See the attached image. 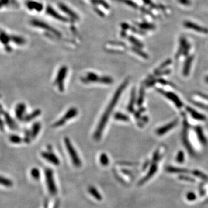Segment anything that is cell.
<instances>
[{"label": "cell", "mask_w": 208, "mask_h": 208, "mask_svg": "<svg viewBox=\"0 0 208 208\" xmlns=\"http://www.w3.org/2000/svg\"><path fill=\"white\" fill-rule=\"evenodd\" d=\"M128 83H129V79H127L121 83V85L120 86L117 88V89L116 90V91L115 92V94L112 98L109 104L108 105L106 110H105L103 115L100 119V121H99V123H98V126L97 127L95 132L94 133L93 137L96 141L99 140L101 138L102 133L104 131V128H105V127L106 126V125L108 121L110 116L112 113L114 108H115V106L117 104L118 101L120 98L123 91L127 87Z\"/></svg>", "instance_id": "cell-1"}, {"label": "cell", "mask_w": 208, "mask_h": 208, "mask_svg": "<svg viewBox=\"0 0 208 208\" xmlns=\"http://www.w3.org/2000/svg\"><path fill=\"white\" fill-rule=\"evenodd\" d=\"M64 142L74 165H75L76 167H81V159L77 154V152L72 144L70 139L68 137H65L64 139Z\"/></svg>", "instance_id": "cell-2"}, {"label": "cell", "mask_w": 208, "mask_h": 208, "mask_svg": "<svg viewBox=\"0 0 208 208\" xmlns=\"http://www.w3.org/2000/svg\"><path fill=\"white\" fill-rule=\"evenodd\" d=\"M30 23L34 27H38V29H42L47 32H49V33L50 34L52 33V34L56 36H57V38H60L61 36V33L58 29H54L52 26L43 21L33 19L30 22Z\"/></svg>", "instance_id": "cell-3"}, {"label": "cell", "mask_w": 208, "mask_h": 208, "mask_svg": "<svg viewBox=\"0 0 208 208\" xmlns=\"http://www.w3.org/2000/svg\"><path fill=\"white\" fill-rule=\"evenodd\" d=\"M45 175L49 193L52 196H56L57 193V189L54 180L53 172L52 169L46 168L45 171Z\"/></svg>", "instance_id": "cell-4"}, {"label": "cell", "mask_w": 208, "mask_h": 208, "mask_svg": "<svg viewBox=\"0 0 208 208\" xmlns=\"http://www.w3.org/2000/svg\"><path fill=\"white\" fill-rule=\"evenodd\" d=\"M68 72V68L66 66H62L58 71L57 75L54 81V84L58 86L60 92H63L64 90V81L66 78Z\"/></svg>", "instance_id": "cell-5"}, {"label": "cell", "mask_w": 208, "mask_h": 208, "mask_svg": "<svg viewBox=\"0 0 208 208\" xmlns=\"http://www.w3.org/2000/svg\"><path fill=\"white\" fill-rule=\"evenodd\" d=\"M78 114V110L76 108H71L65 113V114L60 119L56 121V124L58 127L63 126L68 120H70L76 117Z\"/></svg>", "instance_id": "cell-6"}, {"label": "cell", "mask_w": 208, "mask_h": 208, "mask_svg": "<svg viewBox=\"0 0 208 208\" xmlns=\"http://www.w3.org/2000/svg\"><path fill=\"white\" fill-rule=\"evenodd\" d=\"M46 13L47 15L53 17L54 19L57 20L59 22H67L68 21L67 17L64 16L63 15L59 13L57 11L54 10V9L51 6H47L46 8Z\"/></svg>", "instance_id": "cell-7"}, {"label": "cell", "mask_w": 208, "mask_h": 208, "mask_svg": "<svg viewBox=\"0 0 208 208\" xmlns=\"http://www.w3.org/2000/svg\"><path fill=\"white\" fill-rule=\"evenodd\" d=\"M157 90L158 92H160L161 94H163L165 97H166V98H167L169 100L172 101L173 103L175 104V105H176V106L178 108H181L183 106V103L181 101V100L179 99V97L176 94H175L173 92H165V91L162 90L161 89H158Z\"/></svg>", "instance_id": "cell-8"}, {"label": "cell", "mask_w": 208, "mask_h": 208, "mask_svg": "<svg viewBox=\"0 0 208 208\" xmlns=\"http://www.w3.org/2000/svg\"><path fill=\"white\" fill-rule=\"evenodd\" d=\"M58 6L60 9H61V11L69 16L70 18L74 20H79V17L78 16L77 13L75 11H74L71 8H70L68 6L63 3H59Z\"/></svg>", "instance_id": "cell-9"}, {"label": "cell", "mask_w": 208, "mask_h": 208, "mask_svg": "<svg viewBox=\"0 0 208 208\" xmlns=\"http://www.w3.org/2000/svg\"><path fill=\"white\" fill-rule=\"evenodd\" d=\"M0 114H2L3 115L5 119L6 124L11 129L13 130H15L16 129H17V124L16 123V122L13 120V119L6 111L3 109L1 105H0Z\"/></svg>", "instance_id": "cell-10"}, {"label": "cell", "mask_w": 208, "mask_h": 208, "mask_svg": "<svg viewBox=\"0 0 208 208\" xmlns=\"http://www.w3.org/2000/svg\"><path fill=\"white\" fill-rule=\"evenodd\" d=\"M178 119H175L173 121L169 123L167 125L163 127H160L156 131L157 135H160V136L164 135L165 133H168L169 131H170L171 129H172L173 128L175 127L178 124Z\"/></svg>", "instance_id": "cell-11"}, {"label": "cell", "mask_w": 208, "mask_h": 208, "mask_svg": "<svg viewBox=\"0 0 208 208\" xmlns=\"http://www.w3.org/2000/svg\"><path fill=\"white\" fill-rule=\"evenodd\" d=\"M41 156L43 158H45L47 161L52 163L54 165H58L60 164V161L57 158V157L52 152L50 151H43L41 153Z\"/></svg>", "instance_id": "cell-12"}, {"label": "cell", "mask_w": 208, "mask_h": 208, "mask_svg": "<svg viewBox=\"0 0 208 208\" xmlns=\"http://www.w3.org/2000/svg\"><path fill=\"white\" fill-rule=\"evenodd\" d=\"M26 6L29 10L34 11L38 12L42 11L44 8L43 4L35 1H29L26 3Z\"/></svg>", "instance_id": "cell-13"}, {"label": "cell", "mask_w": 208, "mask_h": 208, "mask_svg": "<svg viewBox=\"0 0 208 208\" xmlns=\"http://www.w3.org/2000/svg\"><path fill=\"white\" fill-rule=\"evenodd\" d=\"M26 110V106L23 103H19L17 104L15 108V115L18 120L23 121V119L25 116Z\"/></svg>", "instance_id": "cell-14"}, {"label": "cell", "mask_w": 208, "mask_h": 208, "mask_svg": "<svg viewBox=\"0 0 208 208\" xmlns=\"http://www.w3.org/2000/svg\"><path fill=\"white\" fill-rule=\"evenodd\" d=\"M100 76H99L95 73H94L92 72H88L87 74L86 77L85 78H81V81L84 83H89L91 82H99Z\"/></svg>", "instance_id": "cell-15"}, {"label": "cell", "mask_w": 208, "mask_h": 208, "mask_svg": "<svg viewBox=\"0 0 208 208\" xmlns=\"http://www.w3.org/2000/svg\"><path fill=\"white\" fill-rule=\"evenodd\" d=\"M185 26L189 29H192L193 30H195L198 32H200L201 33H203V34H208V29L201 27L196 24H194L190 22H185Z\"/></svg>", "instance_id": "cell-16"}, {"label": "cell", "mask_w": 208, "mask_h": 208, "mask_svg": "<svg viewBox=\"0 0 208 208\" xmlns=\"http://www.w3.org/2000/svg\"><path fill=\"white\" fill-rule=\"evenodd\" d=\"M186 110L190 114L191 116L196 120H201V121H204L206 119L205 116L199 113V112H196V110L193 109L192 108H191L189 106L186 107Z\"/></svg>", "instance_id": "cell-17"}, {"label": "cell", "mask_w": 208, "mask_h": 208, "mask_svg": "<svg viewBox=\"0 0 208 208\" xmlns=\"http://www.w3.org/2000/svg\"><path fill=\"white\" fill-rule=\"evenodd\" d=\"M135 102H136V92H135V89L133 88L131 91L130 102L127 106V110L129 112L133 113L134 112V105Z\"/></svg>", "instance_id": "cell-18"}, {"label": "cell", "mask_w": 208, "mask_h": 208, "mask_svg": "<svg viewBox=\"0 0 208 208\" xmlns=\"http://www.w3.org/2000/svg\"><path fill=\"white\" fill-rule=\"evenodd\" d=\"M41 128V124L40 122H35L31 127L30 130L32 139H34L38 135Z\"/></svg>", "instance_id": "cell-19"}, {"label": "cell", "mask_w": 208, "mask_h": 208, "mask_svg": "<svg viewBox=\"0 0 208 208\" xmlns=\"http://www.w3.org/2000/svg\"><path fill=\"white\" fill-rule=\"evenodd\" d=\"M40 114H41V110L40 109L35 110L31 113L25 116L23 119V121H25V122H29V121H32L33 119L38 117Z\"/></svg>", "instance_id": "cell-20"}, {"label": "cell", "mask_w": 208, "mask_h": 208, "mask_svg": "<svg viewBox=\"0 0 208 208\" xmlns=\"http://www.w3.org/2000/svg\"><path fill=\"white\" fill-rule=\"evenodd\" d=\"M196 135L197 137L199 139V140L200 141V142L203 145H205L207 144V140L205 138L204 133L203 132L202 128L201 127H196Z\"/></svg>", "instance_id": "cell-21"}, {"label": "cell", "mask_w": 208, "mask_h": 208, "mask_svg": "<svg viewBox=\"0 0 208 208\" xmlns=\"http://www.w3.org/2000/svg\"><path fill=\"white\" fill-rule=\"evenodd\" d=\"M192 60H193V57L191 56L188 58L185 62L183 70V74L185 76H187L189 74Z\"/></svg>", "instance_id": "cell-22"}, {"label": "cell", "mask_w": 208, "mask_h": 208, "mask_svg": "<svg viewBox=\"0 0 208 208\" xmlns=\"http://www.w3.org/2000/svg\"><path fill=\"white\" fill-rule=\"evenodd\" d=\"M157 165L155 164H153L150 168V170H149L148 173L147 174V175L144 177V179H142L141 181L139 182V185L144 183V182H146L148 179H150V178L156 172V171H157Z\"/></svg>", "instance_id": "cell-23"}, {"label": "cell", "mask_w": 208, "mask_h": 208, "mask_svg": "<svg viewBox=\"0 0 208 208\" xmlns=\"http://www.w3.org/2000/svg\"><path fill=\"white\" fill-rule=\"evenodd\" d=\"M88 192L97 200L101 201L102 199V197L101 196V194H99V192H98V190H97V189L95 187H90L88 188Z\"/></svg>", "instance_id": "cell-24"}, {"label": "cell", "mask_w": 208, "mask_h": 208, "mask_svg": "<svg viewBox=\"0 0 208 208\" xmlns=\"http://www.w3.org/2000/svg\"><path fill=\"white\" fill-rule=\"evenodd\" d=\"M185 130L184 131V133H183V142L185 144V146L186 147V148L187 149V150L189 151V152H190V153H193V150L192 149V147L191 146L190 143L189 142V140L187 138V129H185Z\"/></svg>", "instance_id": "cell-25"}, {"label": "cell", "mask_w": 208, "mask_h": 208, "mask_svg": "<svg viewBox=\"0 0 208 208\" xmlns=\"http://www.w3.org/2000/svg\"><path fill=\"white\" fill-rule=\"evenodd\" d=\"M99 82L105 85H111L113 83V79L109 76H100Z\"/></svg>", "instance_id": "cell-26"}, {"label": "cell", "mask_w": 208, "mask_h": 208, "mask_svg": "<svg viewBox=\"0 0 208 208\" xmlns=\"http://www.w3.org/2000/svg\"><path fill=\"white\" fill-rule=\"evenodd\" d=\"M114 118L119 121H128L130 119L128 116L120 112H116L114 115Z\"/></svg>", "instance_id": "cell-27"}, {"label": "cell", "mask_w": 208, "mask_h": 208, "mask_svg": "<svg viewBox=\"0 0 208 208\" xmlns=\"http://www.w3.org/2000/svg\"><path fill=\"white\" fill-rule=\"evenodd\" d=\"M144 87H141L140 90H139V96L138 99H137V105H138L139 106H140L144 101Z\"/></svg>", "instance_id": "cell-28"}, {"label": "cell", "mask_w": 208, "mask_h": 208, "mask_svg": "<svg viewBox=\"0 0 208 208\" xmlns=\"http://www.w3.org/2000/svg\"><path fill=\"white\" fill-rule=\"evenodd\" d=\"M0 185L6 187H11L13 185V183L11 180L0 176Z\"/></svg>", "instance_id": "cell-29"}, {"label": "cell", "mask_w": 208, "mask_h": 208, "mask_svg": "<svg viewBox=\"0 0 208 208\" xmlns=\"http://www.w3.org/2000/svg\"><path fill=\"white\" fill-rule=\"evenodd\" d=\"M99 162L103 166H107L109 164V158L105 153H102L99 156Z\"/></svg>", "instance_id": "cell-30"}, {"label": "cell", "mask_w": 208, "mask_h": 208, "mask_svg": "<svg viewBox=\"0 0 208 208\" xmlns=\"http://www.w3.org/2000/svg\"><path fill=\"white\" fill-rule=\"evenodd\" d=\"M172 63V61L171 60H168L167 61H165V62H164L162 64H161V66H160L157 69H156V71H154V74L155 75H158V73L161 72L162 70L166 68L168 65H169L170 64Z\"/></svg>", "instance_id": "cell-31"}, {"label": "cell", "mask_w": 208, "mask_h": 208, "mask_svg": "<svg viewBox=\"0 0 208 208\" xmlns=\"http://www.w3.org/2000/svg\"><path fill=\"white\" fill-rule=\"evenodd\" d=\"M9 140L12 143L15 144H19L23 140V139L17 135H12L9 137Z\"/></svg>", "instance_id": "cell-32"}, {"label": "cell", "mask_w": 208, "mask_h": 208, "mask_svg": "<svg viewBox=\"0 0 208 208\" xmlns=\"http://www.w3.org/2000/svg\"><path fill=\"white\" fill-rule=\"evenodd\" d=\"M11 40L13 42H15L16 44L19 45H22L26 43V40L20 36H13L11 38Z\"/></svg>", "instance_id": "cell-33"}, {"label": "cell", "mask_w": 208, "mask_h": 208, "mask_svg": "<svg viewBox=\"0 0 208 208\" xmlns=\"http://www.w3.org/2000/svg\"><path fill=\"white\" fill-rule=\"evenodd\" d=\"M10 40H11V38L9 36H8L7 35H6L5 34L1 33L0 34V41L4 45L7 46Z\"/></svg>", "instance_id": "cell-34"}, {"label": "cell", "mask_w": 208, "mask_h": 208, "mask_svg": "<svg viewBox=\"0 0 208 208\" xmlns=\"http://www.w3.org/2000/svg\"><path fill=\"white\" fill-rule=\"evenodd\" d=\"M30 174H31V176H32V178H33L35 180H38V179H40V170L36 168H33L31 170Z\"/></svg>", "instance_id": "cell-35"}, {"label": "cell", "mask_w": 208, "mask_h": 208, "mask_svg": "<svg viewBox=\"0 0 208 208\" xmlns=\"http://www.w3.org/2000/svg\"><path fill=\"white\" fill-rule=\"evenodd\" d=\"M168 172H172V173H183V172H187V171L183 169H180L177 168L172 167H169L167 168Z\"/></svg>", "instance_id": "cell-36"}, {"label": "cell", "mask_w": 208, "mask_h": 208, "mask_svg": "<svg viewBox=\"0 0 208 208\" xmlns=\"http://www.w3.org/2000/svg\"><path fill=\"white\" fill-rule=\"evenodd\" d=\"M133 52L136 53L137 54H138L139 56H141L142 57L144 58H147L149 57L147 54L146 53H145L144 52H142L140 49H139V47H134L132 49Z\"/></svg>", "instance_id": "cell-37"}, {"label": "cell", "mask_w": 208, "mask_h": 208, "mask_svg": "<svg viewBox=\"0 0 208 208\" xmlns=\"http://www.w3.org/2000/svg\"><path fill=\"white\" fill-rule=\"evenodd\" d=\"M32 139L31 132L29 130H26L24 133V137L23 139V141L26 144H29Z\"/></svg>", "instance_id": "cell-38"}, {"label": "cell", "mask_w": 208, "mask_h": 208, "mask_svg": "<svg viewBox=\"0 0 208 208\" xmlns=\"http://www.w3.org/2000/svg\"><path fill=\"white\" fill-rule=\"evenodd\" d=\"M129 40L131 41V42L133 44L135 47H142V44L139 41V40H137V39L134 38L133 36H131L130 38H129Z\"/></svg>", "instance_id": "cell-39"}, {"label": "cell", "mask_w": 208, "mask_h": 208, "mask_svg": "<svg viewBox=\"0 0 208 208\" xmlns=\"http://www.w3.org/2000/svg\"><path fill=\"white\" fill-rule=\"evenodd\" d=\"M185 160V154L182 151H179L177 158H176V161L179 163H182Z\"/></svg>", "instance_id": "cell-40"}, {"label": "cell", "mask_w": 208, "mask_h": 208, "mask_svg": "<svg viewBox=\"0 0 208 208\" xmlns=\"http://www.w3.org/2000/svg\"><path fill=\"white\" fill-rule=\"evenodd\" d=\"M194 174L196 176L199 177V178H202V179H208V177H207L205 174H203V173H202L201 172H200V171H195L194 172Z\"/></svg>", "instance_id": "cell-41"}, {"label": "cell", "mask_w": 208, "mask_h": 208, "mask_svg": "<svg viewBox=\"0 0 208 208\" xmlns=\"http://www.w3.org/2000/svg\"><path fill=\"white\" fill-rule=\"evenodd\" d=\"M144 108H140L139 110L135 112V114H134V116L135 117L137 118V119H139L140 118V115L142 113H143L144 111Z\"/></svg>", "instance_id": "cell-42"}, {"label": "cell", "mask_w": 208, "mask_h": 208, "mask_svg": "<svg viewBox=\"0 0 208 208\" xmlns=\"http://www.w3.org/2000/svg\"><path fill=\"white\" fill-rule=\"evenodd\" d=\"M142 28H144V29H153V26L151 24H142L140 25Z\"/></svg>", "instance_id": "cell-43"}, {"label": "cell", "mask_w": 208, "mask_h": 208, "mask_svg": "<svg viewBox=\"0 0 208 208\" xmlns=\"http://www.w3.org/2000/svg\"><path fill=\"white\" fill-rule=\"evenodd\" d=\"M157 81H158L159 83H160L161 84H162V85H172V84H171V83L168 82V81H165V80H164V79H158Z\"/></svg>", "instance_id": "cell-44"}, {"label": "cell", "mask_w": 208, "mask_h": 208, "mask_svg": "<svg viewBox=\"0 0 208 208\" xmlns=\"http://www.w3.org/2000/svg\"><path fill=\"white\" fill-rule=\"evenodd\" d=\"M0 131H4V123L1 117V116H0Z\"/></svg>", "instance_id": "cell-45"}, {"label": "cell", "mask_w": 208, "mask_h": 208, "mask_svg": "<svg viewBox=\"0 0 208 208\" xmlns=\"http://www.w3.org/2000/svg\"><path fill=\"white\" fill-rule=\"evenodd\" d=\"M179 2L185 5H189L190 4V2L189 0H179Z\"/></svg>", "instance_id": "cell-46"}, {"label": "cell", "mask_w": 208, "mask_h": 208, "mask_svg": "<svg viewBox=\"0 0 208 208\" xmlns=\"http://www.w3.org/2000/svg\"><path fill=\"white\" fill-rule=\"evenodd\" d=\"M187 197H188V199L189 200H194V199H195V195L194 194H189L188 195Z\"/></svg>", "instance_id": "cell-47"}, {"label": "cell", "mask_w": 208, "mask_h": 208, "mask_svg": "<svg viewBox=\"0 0 208 208\" xmlns=\"http://www.w3.org/2000/svg\"><path fill=\"white\" fill-rule=\"evenodd\" d=\"M47 149L49 150V151H50V152H51V150H52V146H47Z\"/></svg>", "instance_id": "cell-48"}, {"label": "cell", "mask_w": 208, "mask_h": 208, "mask_svg": "<svg viewBox=\"0 0 208 208\" xmlns=\"http://www.w3.org/2000/svg\"><path fill=\"white\" fill-rule=\"evenodd\" d=\"M205 81H206V83H208V77H206V79H205Z\"/></svg>", "instance_id": "cell-49"}]
</instances>
